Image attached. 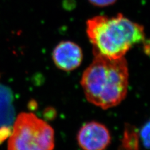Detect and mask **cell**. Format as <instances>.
I'll list each match as a JSON object with an SVG mask.
<instances>
[{
  "label": "cell",
  "mask_w": 150,
  "mask_h": 150,
  "mask_svg": "<svg viewBox=\"0 0 150 150\" xmlns=\"http://www.w3.org/2000/svg\"><path fill=\"white\" fill-rule=\"evenodd\" d=\"M53 60L59 69L70 71L76 69L83 60V52L77 44L69 41H62L55 47Z\"/></svg>",
  "instance_id": "5"
},
{
  "label": "cell",
  "mask_w": 150,
  "mask_h": 150,
  "mask_svg": "<svg viewBox=\"0 0 150 150\" xmlns=\"http://www.w3.org/2000/svg\"><path fill=\"white\" fill-rule=\"evenodd\" d=\"M111 140L109 129L96 121L84 125L77 135L79 146L83 150H105Z\"/></svg>",
  "instance_id": "4"
},
{
  "label": "cell",
  "mask_w": 150,
  "mask_h": 150,
  "mask_svg": "<svg viewBox=\"0 0 150 150\" xmlns=\"http://www.w3.org/2000/svg\"><path fill=\"white\" fill-rule=\"evenodd\" d=\"M121 148V150H139L138 133L134 126H126Z\"/></svg>",
  "instance_id": "7"
},
{
  "label": "cell",
  "mask_w": 150,
  "mask_h": 150,
  "mask_svg": "<svg viewBox=\"0 0 150 150\" xmlns=\"http://www.w3.org/2000/svg\"><path fill=\"white\" fill-rule=\"evenodd\" d=\"M128 79V66L125 57L111 59L95 56L84 70L81 84L89 102L107 110L125 99Z\"/></svg>",
  "instance_id": "1"
},
{
  "label": "cell",
  "mask_w": 150,
  "mask_h": 150,
  "mask_svg": "<svg viewBox=\"0 0 150 150\" xmlns=\"http://www.w3.org/2000/svg\"><path fill=\"white\" fill-rule=\"evenodd\" d=\"M86 30L94 56L111 59L125 57L134 45L145 39L143 27L121 14L93 17L87 21Z\"/></svg>",
  "instance_id": "2"
},
{
  "label": "cell",
  "mask_w": 150,
  "mask_h": 150,
  "mask_svg": "<svg viewBox=\"0 0 150 150\" xmlns=\"http://www.w3.org/2000/svg\"><path fill=\"white\" fill-rule=\"evenodd\" d=\"M13 94L9 87L0 84V128H12L15 120Z\"/></svg>",
  "instance_id": "6"
},
{
  "label": "cell",
  "mask_w": 150,
  "mask_h": 150,
  "mask_svg": "<svg viewBox=\"0 0 150 150\" xmlns=\"http://www.w3.org/2000/svg\"><path fill=\"white\" fill-rule=\"evenodd\" d=\"M92 4L99 7H105L114 4L116 0H88Z\"/></svg>",
  "instance_id": "9"
},
{
  "label": "cell",
  "mask_w": 150,
  "mask_h": 150,
  "mask_svg": "<svg viewBox=\"0 0 150 150\" xmlns=\"http://www.w3.org/2000/svg\"><path fill=\"white\" fill-rule=\"evenodd\" d=\"M139 138L141 139V142L142 143L143 147L149 149V122L148 121L146 124H145L142 129L139 131Z\"/></svg>",
  "instance_id": "8"
},
{
  "label": "cell",
  "mask_w": 150,
  "mask_h": 150,
  "mask_svg": "<svg viewBox=\"0 0 150 150\" xmlns=\"http://www.w3.org/2000/svg\"><path fill=\"white\" fill-rule=\"evenodd\" d=\"M9 137L8 150H53L54 148L53 129L31 112L18 115Z\"/></svg>",
  "instance_id": "3"
}]
</instances>
